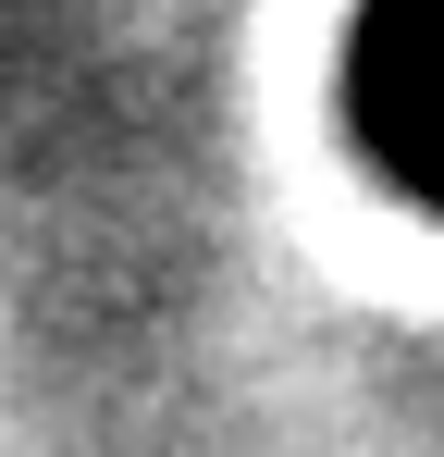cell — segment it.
Returning a JSON list of instances; mask_svg holds the SVG:
<instances>
[{
  "mask_svg": "<svg viewBox=\"0 0 444 457\" xmlns=\"http://www.w3.org/2000/svg\"><path fill=\"white\" fill-rule=\"evenodd\" d=\"M346 124L407 198L444 211V0H370L346 37Z\"/></svg>",
  "mask_w": 444,
  "mask_h": 457,
  "instance_id": "1",
  "label": "cell"
}]
</instances>
